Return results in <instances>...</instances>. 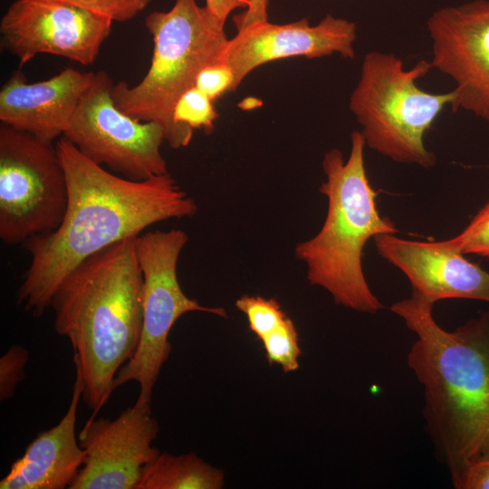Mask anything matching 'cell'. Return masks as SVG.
Wrapping results in <instances>:
<instances>
[{
  "instance_id": "1",
  "label": "cell",
  "mask_w": 489,
  "mask_h": 489,
  "mask_svg": "<svg viewBox=\"0 0 489 489\" xmlns=\"http://www.w3.org/2000/svg\"><path fill=\"white\" fill-rule=\"evenodd\" d=\"M55 146L67 179L66 211L55 230L24 243L30 264L16 294L17 304L35 317L51 307L58 285L88 257L197 209L168 173L131 180L88 159L64 137Z\"/></svg>"
},
{
  "instance_id": "2",
  "label": "cell",
  "mask_w": 489,
  "mask_h": 489,
  "mask_svg": "<svg viewBox=\"0 0 489 489\" xmlns=\"http://www.w3.org/2000/svg\"><path fill=\"white\" fill-rule=\"evenodd\" d=\"M433 306L412 291L390 310L417 336L408 365L423 387L436 456L455 488L489 449V310L448 331L435 321Z\"/></svg>"
},
{
  "instance_id": "3",
  "label": "cell",
  "mask_w": 489,
  "mask_h": 489,
  "mask_svg": "<svg viewBox=\"0 0 489 489\" xmlns=\"http://www.w3.org/2000/svg\"><path fill=\"white\" fill-rule=\"evenodd\" d=\"M136 237L85 259L62 281L51 301L54 329L72 346L83 381L82 398L92 417L114 391L116 375L141 337L143 277Z\"/></svg>"
},
{
  "instance_id": "4",
  "label": "cell",
  "mask_w": 489,
  "mask_h": 489,
  "mask_svg": "<svg viewBox=\"0 0 489 489\" xmlns=\"http://www.w3.org/2000/svg\"><path fill=\"white\" fill-rule=\"evenodd\" d=\"M365 146L362 133L355 130L347 160L338 149L325 153L326 181L320 192L328 198L326 218L319 233L299 243L294 254L305 263L309 283L325 289L336 304L374 314L384 306L364 276L363 249L370 238L398 230L378 210L377 192L365 169Z\"/></svg>"
},
{
  "instance_id": "5",
  "label": "cell",
  "mask_w": 489,
  "mask_h": 489,
  "mask_svg": "<svg viewBox=\"0 0 489 489\" xmlns=\"http://www.w3.org/2000/svg\"><path fill=\"white\" fill-rule=\"evenodd\" d=\"M145 26L154 43L150 66L134 86L114 83L111 96L127 115L159 124L166 142L181 149L190 143L194 130L175 122V107L205 67L220 62L228 42L225 23L197 0H175L168 11L149 14Z\"/></svg>"
},
{
  "instance_id": "6",
  "label": "cell",
  "mask_w": 489,
  "mask_h": 489,
  "mask_svg": "<svg viewBox=\"0 0 489 489\" xmlns=\"http://www.w3.org/2000/svg\"><path fill=\"white\" fill-rule=\"evenodd\" d=\"M432 68L431 62L420 60L406 69L393 53L374 51L365 55L349 107L368 147L395 162L425 168L436 165L424 136L451 105L454 91L430 93L417 86V80Z\"/></svg>"
},
{
  "instance_id": "7",
  "label": "cell",
  "mask_w": 489,
  "mask_h": 489,
  "mask_svg": "<svg viewBox=\"0 0 489 489\" xmlns=\"http://www.w3.org/2000/svg\"><path fill=\"white\" fill-rule=\"evenodd\" d=\"M187 240L181 229L149 231L135 238L143 277L142 331L136 352L118 371L113 387L136 381L139 386L136 402L140 404L151 403L153 388L171 351L168 335L175 322L190 312L227 317L224 308L201 305L183 292L177 265Z\"/></svg>"
},
{
  "instance_id": "8",
  "label": "cell",
  "mask_w": 489,
  "mask_h": 489,
  "mask_svg": "<svg viewBox=\"0 0 489 489\" xmlns=\"http://www.w3.org/2000/svg\"><path fill=\"white\" fill-rule=\"evenodd\" d=\"M68 202L56 146L0 126V239L6 245L55 230Z\"/></svg>"
},
{
  "instance_id": "9",
  "label": "cell",
  "mask_w": 489,
  "mask_h": 489,
  "mask_svg": "<svg viewBox=\"0 0 489 489\" xmlns=\"http://www.w3.org/2000/svg\"><path fill=\"white\" fill-rule=\"evenodd\" d=\"M113 84L106 72H95L62 137L88 159L123 177L139 181L168 173L160 151L163 128L121 111L111 96Z\"/></svg>"
},
{
  "instance_id": "10",
  "label": "cell",
  "mask_w": 489,
  "mask_h": 489,
  "mask_svg": "<svg viewBox=\"0 0 489 489\" xmlns=\"http://www.w3.org/2000/svg\"><path fill=\"white\" fill-rule=\"evenodd\" d=\"M112 24L104 14L63 0H15L0 22L1 45L20 67L43 53L89 65Z\"/></svg>"
},
{
  "instance_id": "11",
  "label": "cell",
  "mask_w": 489,
  "mask_h": 489,
  "mask_svg": "<svg viewBox=\"0 0 489 489\" xmlns=\"http://www.w3.org/2000/svg\"><path fill=\"white\" fill-rule=\"evenodd\" d=\"M427 26L432 66L456 84L452 110H465L489 122V1L440 8Z\"/></svg>"
},
{
  "instance_id": "12",
  "label": "cell",
  "mask_w": 489,
  "mask_h": 489,
  "mask_svg": "<svg viewBox=\"0 0 489 489\" xmlns=\"http://www.w3.org/2000/svg\"><path fill=\"white\" fill-rule=\"evenodd\" d=\"M150 404L135 402L113 420L91 417L79 434L85 461L70 489H137L143 469L159 454Z\"/></svg>"
},
{
  "instance_id": "13",
  "label": "cell",
  "mask_w": 489,
  "mask_h": 489,
  "mask_svg": "<svg viewBox=\"0 0 489 489\" xmlns=\"http://www.w3.org/2000/svg\"><path fill=\"white\" fill-rule=\"evenodd\" d=\"M356 39V24L331 14L314 25L308 18L283 24L258 20L237 29V34L228 39L220 62L231 69L235 91L252 71L269 62L332 54L353 59Z\"/></svg>"
},
{
  "instance_id": "14",
  "label": "cell",
  "mask_w": 489,
  "mask_h": 489,
  "mask_svg": "<svg viewBox=\"0 0 489 489\" xmlns=\"http://www.w3.org/2000/svg\"><path fill=\"white\" fill-rule=\"evenodd\" d=\"M373 239L379 255L407 276L413 292L430 302L445 299L489 302V273L441 241L408 240L395 234Z\"/></svg>"
},
{
  "instance_id": "15",
  "label": "cell",
  "mask_w": 489,
  "mask_h": 489,
  "mask_svg": "<svg viewBox=\"0 0 489 489\" xmlns=\"http://www.w3.org/2000/svg\"><path fill=\"white\" fill-rule=\"evenodd\" d=\"M94 74L66 68L31 83L21 69L14 71L0 90L1 124L53 143L70 127Z\"/></svg>"
},
{
  "instance_id": "16",
  "label": "cell",
  "mask_w": 489,
  "mask_h": 489,
  "mask_svg": "<svg viewBox=\"0 0 489 489\" xmlns=\"http://www.w3.org/2000/svg\"><path fill=\"white\" fill-rule=\"evenodd\" d=\"M70 406L57 425L39 433L24 454L0 481L1 489H64L70 487L85 461L75 433L77 409L83 381L75 367Z\"/></svg>"
},
{
  "instance_id": "17",
  "label": "cell",
  "mask_w": 489,
  "mask_h": 489,
  "mask_svg": "<svg viewBox=\"0 0 489 489\" xmlns=\"http://www.w3.org/2000/svg\"><path fill=\"white\" fill-rule=\"evenodd\" d=\"M225 475L194 453H160L143 469L137 489H221Z\"/></svg>"
},
{
  "instance_id": "18",
  "label": "cell",
  "mask_w": 489,
  "mask_h": 489,
  "mask_svg": "<svg viewBox=\"0 0 489 489\" xmlns=\"http://www.w3.org/2000/svg\"><path fill=\"white\" fill-rule=\"evenodd\" d=\"M261 341L269 364L281 366L285 373L299 368L298 358L302 351L298 343V332L289 316Z\"/></svg>"
},
{
  "instance_id": "19",
  "label": "cell",
  "mask_w": 489,
  "mask_h": 489,
  "mask_svg": "<svg viewBox=\"0 0 489 489\" xmlns=\"http://www.w3.org/2000/svg\"><path fill=\"white\" fill-rule=\"evenodd\" d=\"M217 112L213 101L194 86L178 100L174 110V120L189 129H202L206 134L213 131Z\"/></svg>"
},
{
  "instance_id": "20",
  "label": "cell",
  "mask_w": 489,
  "mask_h": 489,
  "mask_svg": "<svg viewBox=\"0 0 489 489\" xmlns=\"http://www.w3.org/2000/svg\"><path fill=\"white\" fill-rule=\"evenodd\" d=\"M235 307L245 314L250 331L260 340L288 317L274 298L244 294L236 300Z\"/></svg>"
},
{
  "instance_id": "21",
  "label": "cell",
  "mask_w": 489,
  "mask_h": 489,
  "mask_svg": "<svg viewBox=\"0 0 489 489\" xmlns=\"http://www.w3.org/2000/svg\"><path fill=\"white\" fill-rule=\"evenodd\" d=\"M441 242L463 254L489 258V201L457 235Z\"/></svg>"
},
{
  "instance_id": "22",
  "label": "cell",
  "mask_w": 489,
  "mask_h": 489,
  "mask_svg": "<svg viewBox=\"0 0 489 489\" xmlns=\"http://www.w3.org/2000/svg\"><path fill=\"white\" fill-rule=\"evenodd\" d=\"M28 350L21 345H13L0 359V399L13 397L16 387L25 377Z\"/></svg>"
},
{
  "instance_id": "23",
  "label": "cell",
  "mask_w": 489,
  "mask_h": 489,
  "mask_svg": "<svg viewBox=\"0 0 489 489\" xmlns=\"http://www.w3.org/2000/svg\"><path fill=\"white\" fill-rule=\"evenodd\" d=\"M110 17L113 22H127L137 16L151 0H63Z\"/></svg>"
},
{
  "instance_id": "24",
  "label": "cell",
  "mask_w": 489,
  "mask_h": 489,
  "mask_svg": "<svg viewBox=\"0 0 489 489\" xmlns=\"http://www.w3.org/2000/svg\"><path fill=\"white\" fill-rule=\"evenodd\" d=\"M234 74L223 62L205 67L198 74L195 86L213 101L226 92L233 91Z\"/></svg>"
},
{
  "instance_id": "25",
  "label": "cell",
  "mask_w": 489,
  "mask_h": 489,
  "mask_svg": "<svg viewBox=\"0 0 489 489\" xmlns=\"http://www.w3.org/2000/svg\"><path fill=\"white\" fill-rule=\"evenodd\" d=\"M456 489H489V449L465 471Z\"/></svg>"
},
{
  "instance_id": "26",
  "label": "cell",
  "mask_w": 489,
  "mask_h": 489,
  "mask_svg": "<svg viewBox=\"0 0 489 489\" xmlns=\"http://www.w3.org/2000/svg\"><path fill=\"white\" fill-rule=\"evenodd\" d=\"M269 0H252L249 7L234 17L237 29L258 20L267 19Z\"/></svg>"
},
{
  "instance_id": "27",
  "label": "cell",
  "mask_w": 489,
  "mask_h": 489,
  "mask_svg": "<svg viewBox=\"0 0 489 489\" xmlns=\"http://www.w3.org/2000/svg\"><path fill=\"white\" fill-rule=\"evenodd\" d=\"M252 0H206L205 6L219 20L225 23L228 15L236 9H247Z\"/></svg>"
}]
</instances>
